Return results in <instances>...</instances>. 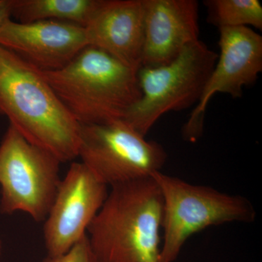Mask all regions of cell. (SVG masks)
<instances>
[{"label": "cell", "mask_w": 262, "mask_h": 262, "mask_svg": "<svg viewBox=\"0 0 262 262\" xmlns=\"http://www.w3.org/2000/svg\"><path fill=\"white\" fill-rule=\"evenodd\" d=\"M42 262H97L86 234L67 253L59 256L45 258Z\"/></svg>", "instance_id": "9a60e30c"}, {"label": "cell", "mask_w": 262, "mask_h": 262, "mask_svg": "<svg viewBox=\"0 0 262 262\" xmlns=\"http://www.w3.org/2000/svg\"><path fill=\"white\" fill-rule=\"evenodd\" d=\"M163 198V241L160 262H174L193 234L213 226L252 222L256 211L251 202L203 185L156 172L151 175Z\"/></svg>", "instance_id": "277c9868"}, {"label": "cell", "mask_w": 262, "mask_h": 262, "mask_svg": "<svg viewBox=\"0 0 262 262\" xmlns=\"http://www.w3.org/2000/svg\"><path fill=\"white\" fill-rule=\"evenodd\" d=\"M144 5L141 67L168 63L188 46L200 40L198 1L144 0Z\"/></svg>", "instance_id": "8fae6325"}, {"label": "cell", "mask_w": 262, "mask_h": 262, "mask_svg": "<svg viewBox=\"0 0 262 262\" xmlns=\"http://www.w3.org/2000/svg\"><path fill=\"white\" fill-rule=\"evenodd\" d=\"M2 252V241L1 239H0V255H1Z\"/></svg>", "instance_id": "e0dca14e"}, {"label": "cell", "mask_w": 262, "mask_h": 262, "mask_svg": "<svg viewBox=\"0 0 262 262\" xmlns=\"http://www.w3.org/2000/svg\"><path fill=\"white\" fill-rule=\"evenodd\" d=\"M220 53L199 101L182 129L186 140L195 142L203 134L206 108L212 97L225 94L242 97L262 72V37L249 27L222 28Z\"/></svg>", "instance_id": "ba28073f"}, {"label": "cell", "mask_w": 262, "mask_h": 262, "mask_svg": "<svg viewBox=\"0 0 262 262\" xmlns=\"http://www.w3.org/2000/svg\"><path fill=\"white\" fill-rule=\"evenodd\" d=\"M163 198L152 177L112 186L88 229L97 262H160Z\"/></svg>", "instance_id": "7a4b0ae2"}, {"label": "cell", "mask_w": 262, "mask_h": 262, "mask_svg": "<svg viewBox=\"0 0 262 262\" xmlns=\"http://www.w3.org/2000/svg\"><path fill=\"white\" fill-rule=\"evenodd\" d=\"M0 46L42 72L61 70L89 46L85 29L58 20L20 23L10 19L0 30Z\"/></svg>", "instance_id": "30bf717a"}, {"label": "cell", "mask_w": 262, "mask_h": 262, "mask_svg": "<svg viewBox=\"0 0 262 262\" xmlns=\"http://www.w3.org/2000/svg\"><path fill=\"white\" fill-rule=\"evenodd\" d=\"M40 72L81 125L124 120L141 97L138 71L91 46L61 70Z\"/></svg>", "instance_id": "3957f363"}, {"label": "cell", "mask_w": 262, "mask_h": 262, "mask_svg": "<svg viewBox=\"0 0 262 262\" xmlns=\"http://www.w3.org/2000/svg\"><path fill=\"white\" fill-rule=\"evenodd\" d=\"M78 157L106 186L151 177L166 163L163 146L124 120L81 125Z\"/></svg>", "instance_id": "52a82bcc"}, {"label": "cell", "mask_w": 262, "mask_h": 262, "mask_svg": "<svg viewBox=\"0 0 262 262\" xmlns=\"http://www.w3.org/2000/svg\"><path fill=\"white\" fill-rule=\"evenodd\" d=\"M101 0H13L12 16L20 23L58 20L85 27Z\"/></svg>", "instance_id": "4fadbf2b"}, {"label": "cell", "mask_w": 262, "mask_h": 262, "mask_svg": "<svg viewBox=\"0 0 262 262\" xmlns=\"http://www.w3.org/2000/svg\"><path fill=\"white\" fill-rule=\"evenodd\" d=\"M84 29L89 46L101 50L134 70L140 69L144 0H101Z\"/></svg>", "instance_id": "7c38bea8"}, {"label": "cell", "mask_w": 262, "mask_h": 262, "mask_svg": "<svg viewBox=\"0 0 262 262\" xmlns=\"http://www.w3.org/2000/svg\"><path fill=\"white\" fill-rule=\"evenodd\" d=\"M107 187L84 164L71 165L44 221L48 256L67 253L87 234L86 231L107 198Z\"/></svg>", "instance_id": "9c48e42d"}, {"label": "cell", "mask_w": 262, "mask_h": 262, "mask_svg": "<svg viewBox=\"0 0 262 262\" xmlns=\"http://www.w3.org/2000/svg\"><path fill=\"white\" fill-rule=\"evenodd\" d=\"M204 5L208 22L218 29H262V5L258 0H207Z\"/></svg>", "instance_id": "5bb4252c"}, {"label": "cell", "mask_w": 262, "mask_h": 262, "mask_svg": "<svg viewBox=\"0 0 262 262\" xmlns=\"http://www.w3.org/2000/svg\"><path fill=\"white\" fill-rule=\"evenodd\" d=\"M13 0H0V30L12 16Z\"/></svg>", "instance_id": "2e32d148"}, {"label": "cell", "mask_w": 262, "mask_h": 262, "mask_svg": "<svg viewBox=\"0 0 262 262\" xmlns=\"http://www.w3.org/2000/svg\"><path fill=\"white\" fill-rule=\"evenodd\" d=\"M61 163L10 125L0 144V212L22 211L35 222L46 220L61 181Z\"/></svg>", "instance_id": "8992f818"}, {"label": "cell", "mask_w": 262, "mask_h": 262, "mask_svg": "<svg viewBox=\"0 0 262 262\" xmlns=\"http://www.w3.org/2000/svg\"><path fill=\"white\" fill-rule=\"evenodd\" d=\"M0 114L29 142L61 163L78 157L81 125L40 71L0 46Z\"/></svg>", "instance_id": "6da1fadb"}, {"label": "cell", "mask_w": 262, "mask_h": 262, "mask_svg": "<svg viewBox=\"0 0 262 262\" xmlns=\"http://www.w3.org/2000/svg\"><path fill=\"white\" fill-rule=\"evenodd\" d=\"M217 58L215 52L198 40L168 63L141 67L138 70L141 97L124 120L146 137L165 114L196 105Z\"/></svg>", "instance_id": "5b68a950"}]
</instances>
